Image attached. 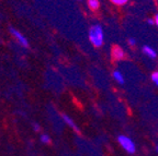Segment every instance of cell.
<instances>
[{"label": "cell", "mask_w": 158, "mask_h": 156, "mask_svg": "<svg viewBox=\"0 0 158 156\" xmlns=\"http://www.w3.org/2000/svg\"><path fill=\"white\" fill-rule=\"evenodd\" d=\"M89 41L94 47L99 48L104 43V33L103 29L100 24H94L89 29Z\"/></svg>", "instance_id": "1"}, {"label": "cell", "mask_w": 158, "mask_h": 156, "mask_svg": "<svg viewBox=\"0 0 158 156\" xmlns=\"http://www.w3.org/2000/svg\"><path fill=\"white\" fill-rule=\"evenodd\" d=\"M118 142L121 145V147L125 152H127L128 154H134L136 152V145L134 143V141L127 135L121 134L118 137Z\"/></svg>", "instance_id": "2"}, {"label": "cell", "mask_w": 158, "mask_h": 156, "mask_svg": "<svg viewBox=\"0 0 158 156\" xmlns=\"http://www.w3.org/2000/svg\"><path fill=\"white\" fill-rule=\"evenodd\" d=\"M111 56L112 59L115 61H120L123 60L125 58V51L122 47L120 46H113L111 49Z\"/></svg>", "instance_id": "3"}, {"label": "cell", "mask_w": 158, "mask_h": 156, "mask_svg": "<svg viewBox=\"0 0 158 156\" xmlns=\"http://www.w3.org/2000/svg\"><path fill=\"white\" fill-rule=\"evenodd\" d=\"M9 31H10V33L13 35V37H15V38L17 39L18 41H19L21 46H23V47H27V46H29V41H27V39L25 38V37L23 36V35L21 34V33H20L18 29H13V27H9Z\"/></svg>", "instance_id": "4"}, {"label": "cell", "mask_w": 158, "mask_h": 156, "mask_svg": "<svg viewBox=\"0 0 158 156\" xmlns=\"http://www.w3.org/2000/svg\"><path fill=\"white\" fill-rule=\"evenodd\" d=\"M143 53L145 56H147L148 58L151 59H156L157 58V53H156V50L154 48H152L151 46H144L143 47Z\"/></svg>", "instance_id": "5"}, {"label": "cell", "mask_w": 158, "mask_h": 156, "mask_svg": "<svg viewBox=\"0 0 158 156\" xmlns=\"http://www.w3.org/2000/svg\"><path fill=\"white\" fill-rule=\"evenodd\" d=\"M62 117H63V119H64V121L66 122V123L68 124V126H69V127H70V128H72V129H74L75 131L77 132V133H79V132H80V130H79V128L77 127V124L75 123L74 120H73L72 118L69 117L68 115H66V114H63Z\"/></svg>", "instance_id": "6"}, {"label": "cell", "mask_w": 158, "mask_h": 156, "mask_svg": "<svg viewBox=\"0 0 158 156\" xmlns=\"http://www.w3.org/2000/svg\"><path fill=\"white\" fill-rule=\"evenodd\" d=\"M112 76H113V79L118 84H124V83H125V79H124V76L122 74L121 71L114 70L113 72H112Z\"/></svg>", "instance_id": "7"}, {"label": "cell", "mask_w": 158, "mask_h": 156, "mask_svg": "<svg viewBox=\"0 0 158 156\" xmlns=\"http://www.w3.org/2000/svg\"><path fill=\"white\" fill-rule=\"evenodd\" d=\"M88 7L92 11H97L100 8V1L99 0H88Z\"/></svg>", "instance_id": "8"}, {"label": "cell", "mask_w": 158, "mask_h": 156, "mask_svg": "<svg viewBox=\"0 0 158 156\" xmlns=\"http://www.w3.org/2000/svg\"><path fill=\"white\" fill-rule=\"evenodd\" d=\"M114 6H118V7H123L126 3L128 2V0H110Z\"/></svg>", "instance_id": "9"}, {"label": "cell", "mask_w": 158, "mask_h": 156, "mask_svg": "<svg viewBox=\"0 0 158 156\" xmlns=\"http://www.w3.org/2000/svg\"><path fill=\"white\" fill-rule=\"evenodd\" d=\"M151 79H152V81H153L154 84H155V85L158 88V70H157V71H155V72H153V73H152Z\"/></svg>", "instance_id": "10"}, {"label": "cell", "mask_w": 158, "mask_h": 156, "mask_svg": "<svg viewBox=\"0 0 158 156\" xmlns=\"http://www.w3.org/2000/svg\"><path fill=\"white\" fill-rule=\"evenodd\" d=\"M41 141L44 144H49L51 143V138H49V135H47V134L43 133L42 135H41Z\"/></svg>", "instance_id": "11"}, {"label": "cell", "mask_w": 158, "mask_h": 156, "mask_svg": "<svg viewBox=\"0 0 158 156\" xmlns=\"http://www.w3.org/2000/svg\"><path fill=\"white\" fill-rule=\"evenodd\" d=\"M127 43H128V45H130V46H132V47L136 46V39H135V38H133V37H131V38H128V39H127Z\"/></svg>", "instance_id": "12"}, {"label": "cell", "mask_w": 158, "mask_h": 156, "mask_svg": "<svg viewBox=\"0 0 158 156\" xmlns=\"http://www.w3.org/2000/svg\"><path fill=\"white\" fill-rule=\"evenodd\" d=\"M33 128H34V130H35L36 132H39V131H40V126H39L37 123H35V122L33 123Z\"/></svg>", "instance_id": "13"}, {"label": "cell", "mask_w": 158, "mask_h": 156, "mask_svg": "<svg viewBox=\"0 0 158 156\" xmlns=\"http://www.w3.org/2000/svg\"><path fill=\"white\" fill-rule=\"evenodd\" d=\"M147 23H148V24H151V25H154V24H155V21H154V19H148Z\"/></svg>", "instance_id": "14"}, {"label": "cell", "mask_w": 158, "mask_h": 156, "mask_svg": "<svg viewBox=\"0 0 158 156\" xmlns=\"http://www.w3.org/2000/svg\"><path fill=\"white\" fill-rule=\"evenodd\" d=\"M154 21H155V25H157L158 26V13L154 17Z\"/></svg>", "instance_id": "15"}, {"label": "cell", "mask_w": 158, "mask_h": 156, "mask_svg": "<svg viewBox=\"0 0 158 156\" xmlns=\"http://www.w3.org/2000/svg\"><path fill=\"white\" fill-rule=\"evenodd\" d=\"M156 151L158 152V145H157V146H156Z\"/></svg>", "instance_id": "16"}, {"label": "cell", "mask_w": 158, "mask_h": 156, "mask_svg": "<svg viewBox=\"0 0 158 156\" xmlns=\"http://www.w3.org/2000/svg\"><path fill=\"white\" fill-rule=\"evenodd\" d=\"M79 1H81V0H79Z\"/></svg>", "instance_id": "17"}]
</instances>
